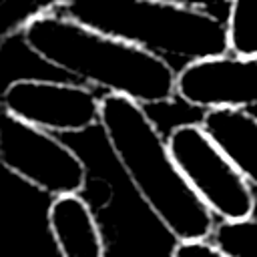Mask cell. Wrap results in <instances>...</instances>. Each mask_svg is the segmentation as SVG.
Returning a JSON list of instances; mask_svg holds the SVG:
<instances>
[{
    "label": "cell",
    "instance_id": "6da1fadb",
    "mask_svg": "<svg viewBox=\"0 0 257 257\" xmlns=\"http://www.w3.org/2000/svg\"><path fill=\"white\" fill-rule=\"evenodd\" d=\"M20 38L42 62L86 86L104 88L143 106L173 102L177 96L179 72L167 58L94 30L62 12L32 20Z\"/></svg>",
    "mask_w": 257,
    "mask_h": 257
},
{
    "label": "cell",
    "instance_id": "7a4b0ae2",
    "mask_svg": "<svg viewBox=\"0 0 257 257\" xmlns=\"http://www.w3.org/2000/svg\"><path fill=\"white\" fill-rule=\"evenodd\" d=\"M100 128L124 175L163 227L177 241L211 239L215 215L183 177L167 139L145 106L106 92Z\"/></svg>",
    "mask_w": 257,
    "mask_h": 257
},
{
    "label": "cell",
    "instance_id": "3957f363",
    "mask_svg": "<svg viewBox=\"0 0 257 257\" xmlns=\"http://www.w3.org/2000/svg\"><path fill=\"white\" fill-rule=\"evenodd\" d=\"M60 12L163 58L197 62L229 54L227 26L209 10L159 0H70Z\"/></svg>",
    "mask_w": 257,
    "mask_h": 257
},
{
    "label": "cell",
    "instance_id": "277c9868",
    "mask_svg": "<svg viewBox=\"0 0 257 257\" xmlns=\"http://www.w3.org/2000/svg\"><path fill=\"white\" fill-rule=\"evenodd\" d=\"M167 143L183 177L215 217L241 221L255 215L253 185L201 124L175 126Z\"/></svg>",
    "mask_w": 257,
    "mask_h": 257
},
{
    "label": "cell",
    "instance_id": "5b68a950",
    "mask_svg": "<svg viewBox=\"0 0 257 257\" xmlns=\"http://www.w3.org/2000/svg\"><path fill=\"white\" fill-rule=\"evenodd\" d=\"M0 163L52 197L76 195L86 187V165L68 145L6 110L0 116Z\"/></svg>",
    "mask_w": 257,
    "mask_h": 257
},
{
    "label": "cell",
    "instance_id": "8992f818",
    "mask_svg": "<svg viewBox=\"0 0 257 257\" xmlns=\"http://www.w3.org/2000/svg\"><path fill=\"white\" fill-rule=\"evenodd\" d=\"M0 100L2 110L48 133H84L100 124L102 96L82 82L18 78Z\"/></svg>",
    "mask_w": 257,
    "mask_h": 257
},
{
    "label": "cell",
    "instance_id": "52a82bcc",
    "mask_svg": "<svg viewBox=\"0 0 257 257\" xmlns=\"http://www.w3.org/2000/svg\"><path fill=\"white\" fill-rule=\"evenodd\" d=\"M177 96L197 108L257 104V56L223 54L187 62L177 76Z\"/></svg>",
    "mask_w": 257,
    "mask_h": 257
},
{
    "label": "cell",
    "instance_id": "ba28073f",
    "mask_svg": "<svg viewBox=\"0 0 257 257\" xmlns=\"http://www.w3.org/2000/svg\"><path fill=\"white\" fill-rule=\"evenodd\" d=\"M46 223L60 257L106 255L92 205L80 193L54 197L46 211Z\"/></svg>",
    "mask_w": 257,
    "mask_h": 257
},
{
    "label": "cell",
    "instance_id": "9c48e42d",
    "mask_svg": "<svg viewBox=\"0 0 257 257\" xmlns=\"http://www.w3.org/2000/svg\"><path fill=\"white\" fill-rule=\"evenodd\" d=\"M199 124L243 177L257 187V116L247 108L221 106L207 108Z\"/></svg>",
    "mask_w": 257,
    "mask_h": 257
},
{
    "label": "cell",
    "instance_id": "30bf717a",
    "mask_svg": "<svg viewBox=\"0 0 257 257\" xmlns=\"http://www.w3.org/2000/svg\"><path fill=\"white\" fill-rule=\"evenodd\" d=\"M225 26L231 54L257 56V0H231Z\"/></svg>",
    "mask_w": 257,
    "mask_h": 257
},
{
    "label": "cell",
    "instance_id": "8fae6325",
    "mask_svg": "<svg viewBox=\"0 0 257 257\" xmlns=\"http://www.w3.org/2000/svg\"><path fill=\"white\" fill-rule=\"evenodd\" d=\"M70 0H0V38L20 34L32 20L56 12Z\"/></svg>",
    "mask_w": 257,
    "mask_h": 257
},
{
    "label": "cell",
    "instance_id": "7c38bea8",
    "mask_svg": "<svg viewBox=\"0 0 257 257\" xmlns=\"http://www.w3.org/2000/svg\"><path fill=\"white\" fill-rule=\"evenodd\" d=\"M211 239L231 257H257V217L221 221Z\"/></svg>",
    "mask_w": 257,
    "mask_h": 257
},
{
    "label": "cell",
    "instance_id": "4fadbf2b",
    "mask_svg": "<svg viewBox=\"0 0 257 257\" xmlns=\"http://www.w3.org/2000/svg\"><path fill=\"white\" fill-rule=\"evenodd\" d=\"M171 257H231L227 255L213 239H197V241H177Z\"/></svg>",
    "mask_w": 257,
    "mask_h": 257
},
{
    "label": "cell",
    "instance_id": "5bb4252c",
    "mask_svg": "<svg viewBox=\"0 0 257 257\" xmlns=\"http://www.w3.org/2000/svg\"><path fill=\"white\" fill-rule=\"evenodd\" d=\"M159 2H167V4L183 6V8H195V10H211L217 6H225L231 0H159Z\"/></svg>",
    "mask_w": 257,
    "mask_h": 257
}]
</instances>
